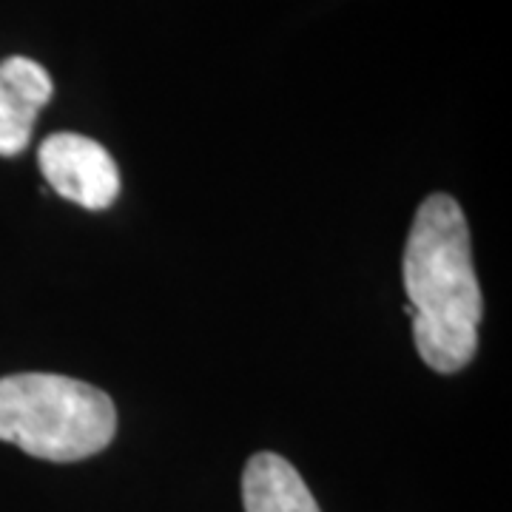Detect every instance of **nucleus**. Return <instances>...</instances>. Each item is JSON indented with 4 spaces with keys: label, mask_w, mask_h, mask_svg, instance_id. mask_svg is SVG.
<instances>
[{
    "label": "nucleus",
    "mask_w": 512,
    "mask_h": 512,
    "mask_svg": "<svg viewBox=\"0 0 512 512\" xmlns=\"http://www.w3.org/2000/svg\"><path fill=\"white\" fill-rule=\"evenodd\" d=\"M402 282L421 362L436 373H458L478 350L484 313L473 265L470 225L453 197L421 202L404 245Z\"/></svg>",
    "instance_id": "obj_1"
},
{
    "label": "nucleus",
    "mask_w": 512,
    "mask_h": 512,
    "mask_svg": "<svg viewBox=\"0 0 512 512\" xmlns=\"http://www.w3.org/2000/svg\"><path fill=\"white\" fill-rule=\"evenodd\" d=\"M117 433L106 390L60 373H12L0 379V441L29 456L69 464L103 453Z\"/></svg>",
    "instance_id": "obj_2"
},
{
    "label": "nucleus",
    "mask_w": 512,
    "mask_h": 512,
    "mask_svg": "<svg viewBox=\"0 0 512 512\" xmlns=\"http://www.w3.org/2000/svg\"><path fill=\"white\" fill-rule=\"evenodd\" d=\"M37 165L52 191L80 208L106 211L120 197L117 163L92 137L72 131L49 134L40 143Z\"/></svg>",
    "instance_id": "obj_3"
},
{
    "label": "nucleus",
    "mask_w": 512,
    "mask_h": 512,
    "mask_svg": "<svg viewBox=\"0 0 512 512\" xmlns=\"http://www.w3.org/2000/svg\"><path fill=\"white\" fill-rule=\"evenodd\" d=\"M55 83L32 57L0 60V157H18L29 146L37 114L49 106Z\"/></svg>",
    "instance_id": "obj_4"
},
{
    "label": "nucleus",
    "mask_w": 512,
    "mask_h": 512,
    "mask_svg": "<svg viewBox=\"0 0 512 512\" xmlns=\"http://www.w3.org/2000/svg\"><path fill=\"white\" fill-rule=\"evenodd\" d=\"M245 512H322L288 458L256 453L242 473Z\"/></svg>",
    "instance_id": "obj_5"
}]
</instances>
